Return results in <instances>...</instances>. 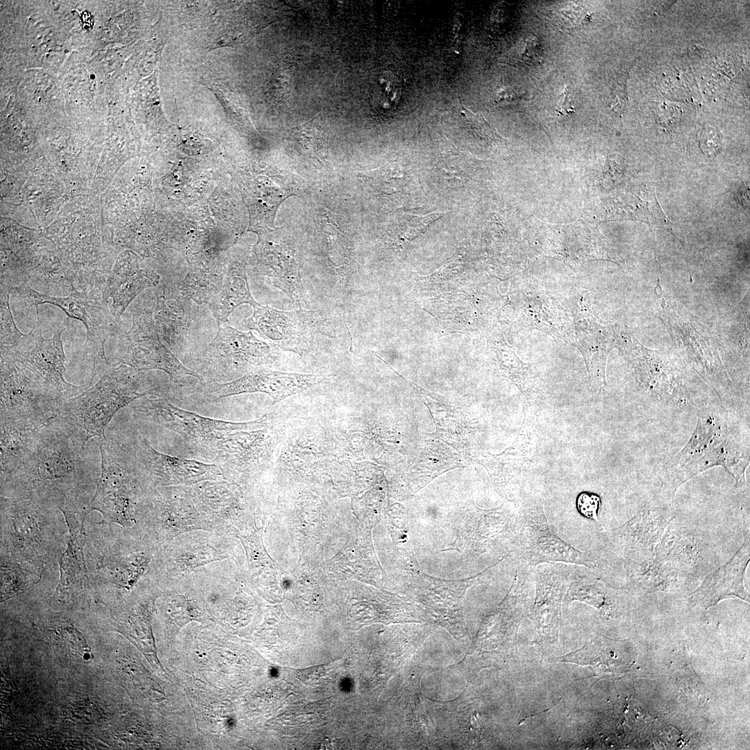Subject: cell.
I'll list each match as a JSON object with an SVG mask.
<instances>
[{
    "label": "cell",
    "mask_w": 750,
    "mask_h": 750,
    "mask_svg": "<svg viewBox=\"0 0 750 750\" xmlns=\"http://www.w3.org/2000/svg\"><path fill=\"white\" fill-rule=\"evenodd\" d=\"M521 97L522 96L512 88L503 85L496 91L494 101L496 103H512L519 100Z\"/></svg>",
    "instance_id": "cell-31"
},
{
    "label": "cell",
    "mask_w": 750,
    "mask_h": 750,
    "mask_svg": "<svg viewBox=\"0 0 750 750\" xmlns=\"http://www.w3.org/2000/svg\"><path fill=\"white\" fill-rule=\"evenodd\" d=\"M510 60L512 65L524 69H533L542 65L544 49L540 39L529 33L514 49Z\"/></svg>",
    "instance_id": "cell-24"
},
{
    "label": "cell",
    "mask_w": 750,
    "mask_h": 750,
    "mask_svg": "<svg viewBox=\"0 0 750 750\" xmlns=\"http://www.w3.org/2000/svg\"><path fill=\"white\" fill-rule=\"evenodd\" d=\"M217 325L216 336L208 345L206 353L208 364L217 374L227 376L229 371L265 362L272 349L267 342L258 339L251 331L242 332L226 322Z\"/></svg>",
    "instance_id": "cell-14"
},
{
    "label": "cell",
    "mask_w": 750,
    "mask_h": 750,
    "mask_svg": "<svg viewBox=\"0 0 750 750\" xmlns=\"http://www.w3.org/2000/svg\"><path fill=\"white\" fill-rule=\"evenodd\" d=\"M601 505L600 497L593 493L583 492L576 498V508L578 512L584 517L597 520Z\"/></svg>",
    "instance_id": "cell-29"
},
{
    "label": "cell",
    "mask_w": 750,
    "mask_h": 750,
    "mask_svg": "<svg viewBox=\"0 0 750 750\" xmlns=\"http://www.w3.org/2000/svg\"><path fill=\"white\" fill-rule=\"evenodd\" d=\"M99 460L55 419L38 433L20 466L6 480L22 494L51 497L66 507L88 478H99Z\"/></svg>",
    "instance_id": "cell-1"
},
{
    "label": "cell",
    "mask_w": 750,
    "mask_h": 750,
    "mask_svg": "<svg viewBox=\"0 0 750 750\" xmlns=\"http://www.w3.org/2000/svg\"><path fill=\"white\" fill-rule=\"evenodd\" d=\"M1 476L6 481L31 450L44 424L26 420H0Z\"/></svg>",
    "instance_id": "cell-19"
},
{
    "label": "cell",
    "mask_w": 750,
    "mask_h": 750,
    "mask_svg": "<svg viewBox=\"0 0 750 750\" xmlns=\"http://www.w3.org/2000/svg\"><path fill=\"white\" fill-rule=\"evenodd\" d=\"M144 372L124 364L108 369L90 388L65 399L55 418L84 446L93 438H104L108 424L123 407L156 388L146 383Z\"/></svg>",
    "instance_id": "cell-3"
},
{
    "label": "cell",
    "mask_w": 750,
    "mask_h": 750,
    "mask_svg": "<svg viewBox=\"0 0 750 750\" xmlns=\"http://www.w3.org/2000/svg\"><path fill=\"white\" fill-rule=\"evenodd\" d=\"M137 269L135 257L130 253H123L117 260L112 274L109 276L104 294L105 300L108 301L117 289L130 277L135 274Z\"/></svg>",
    "instance_id": "cell-26"
},
{
    "label": "cell",
    "mask_w": 750,
    "mask_h": 750,
    "mask_svg": "<svg viewBox=\"0 0 750 750\" xmlns=\"http://www.w3.org/2000/svg\"><path fill=\"white\" fill-rule=\"evenodd\" d=\"M101 457L97 489L88 506L102 513L108 521L126 522L134 506L133 472L137 460L132 448L116 439H93Z\"/></svg>",
    "instance_id": "cell-4"
},
{
    "label": "cell",
    "mask_w": 750,
    "mask_h": 750,
    "mask_svg": "<svg viewBox=\"0 0 750 750\" xmlns=\"http://www.w3.org/2000/svg\"><path fill=\"white\" fill-rule=\"evenodd\" d=\"M553 21L565 31L578 28L590 19V15L580 6L567 4L553 12Z\"/></svg>",
    "instance_id": "cell-27"
},
{
    "label": "cell",
    "mask_w": 750,
    "mask_h": 750,
    "mask_svg": "<svg viewBox=\"0 0 750 750\" xmlns=\"http://www.w3.org/2000/svg\"><path fill=\"white\" fill-rule=\"evenodd\" d=\"M159 278L153 272L140 270L122 283L110 297L113 317L118 319L132 301L146 288L158 285Z\"/></svg>",
    "instance_id": "cell-23"
},
{
    "label": "cell",
    "mask_w": 750,
    "mask_h": 750,
    "mask_svg": "<svg viewBox=\"0 0 750 750\" xmlns=\"http://www.w3.org/2000/svg\"><path fill=\"white\" fill-rule=\"evenodd\" d=\"M132 449L142 469L160 484L195 483L215 478L222 472L217 465L159 452L144 437L139 436Z\"/></svg>",
    "instance_id": "cell-15"
},
{
    "label": "cell",
    "mask_w": 750,
    "mask_h": 750,
    "mask_svg": "<svg viewBox=\"0 0 750 750\" xmlns=\"http://www.w3.org/2000/svg\"><path fill=\"white\" fill-rule=\"evenodd\" d=\"M515 542L522 562L533 568L550 562L595 567L592 557L557 535L547 519L542 503L534 497L522 499L517 512Z\"/></svg>",
    "instance_id": "cell-5"
},
{
    "label": "cell",
    "mask_w": 750,
    "mask_h": 750,
    "mask_svg": "<svg viewBox=\"0 0 750 750\" xmlns=\"http://www.w3.org/2000/svg\"><path fill=\"white\" fill-rule=\"evenodd\" d=\"M700 149L708 157H714L721 148L719 133L711 127H707L702 131L700 140Z\"/></svg>",
    "instance_id": "cell-30"
},
{
    "label": "cell",
    "mask_w": 750,
    "mask_h": 750,
    "mask_svg": "<svg viewBox=\"0 0 750 750\" xmlns=\"http://www.w3.org/2000/svg\"><path fill=\"white\" fill-rule=\"evenodd\" d=\"M62 331L58 329L53 336L45 338L38 319L37 325L15 346L1 347V353L30 371L36 381L67 399L74 394L83 392L88 385H73L64 378L65 355L61 339Z\"/></svg>",
    "instance_id": "cell-11"
},
{
    "label": "cell",
    "mask_w": 750,
    "mask_h": 750,
    "mask_svg": "<svg viewBox=\"0 0 750 750\" xmlns=\"http://www.w3.org/2000/svg\"><path fill=\"white\" fill-rule=\"evenodd\" d=\"M326 377L328 376L258 368L235 380L207 385L203 387V393L208 399L214 401L233 395L262 392L268 394L274 404L315 386Z\"/></svg>",
    "instance_id": "cell-12"
},
{
    "label": "cell",
    "mask_w": 750,
    "mask_h": 750,
    "mask_svg": "<svg viewBox=\"0 0 750 750\" xmlns=\"http://www.w3.org/2000/svg\"><path fill=\"white\" fill-rule=\"evenodd\" d=\"M0 293V347L10 348L15 346L24 335V333L18 329L11 312L9 303L11 289L6 285H1Z\"/></svg>",
    "instance_id": "cell-25"
},
{
    "label": "cell",
    "mask_w": 750,
    "mask_h": 750,
    "mask_svg": "<svg viewBox=\"0 0 750 750\" xmlns=\"http://www.w3.org/2000/svg\"><path fill=\"white\" fill-rule=\"evenodd\" d=\"M576 569L556 562L542 563L534 569L535 599L531 618L542 640H556L561 607Z\"/></svg>",
    "instance_id": "cell-13"
},
{
    "label": "cell",
    "mask_w": 750,
    "mask_h": 750,
    "mask_svg": "<svg viewBox=\"0 0 750 750\" xmlns=\"http://www.w3.org/2000/svg\"><path fill=\"white\" fill-rule=\"evenodd\" d=\"M243 325L258 331L273 346L300 355L311 349L317 333L331 338L335 336V330L322 311L301 308L283 311L258 304L253 308L251 316L243 321Z\"/></svg>",
    "instance_id": "cell-6"
},
{
    "label": "cell",
    "mask_w": 750,
    "mask_h": 750,
    "mask_svg": "<svg viewBox=\"0 0 750 750\" xmlns=\"http://www.w3.org/2000/svg\"><path fill=\"white\" fill-rule=\"evenodd\" d=\"M119 344L121 364L144 372L162 370L172 382L179 385H186L191 378L203 381L201 376L185 367L163 344L151 311L134 314L132 326L123 334Z\"/></svg>",
    "instance_id": "cell-10"
},
{
    "label": "cell",
    "mask_w": 750,
    "mask_h": 750,
    "mask_svg": "<svg viewBox=\"0 0 750 750\" xmlns=\"http://www.w3.org/2000/svg\"><path fill=\"white\" fill-rule=\"evenodd\" d=\"M194 301L178 287L165 285L156 290L153 317L161 338L173 348L180 347L196 316Z\"/></svg>",
    "instance_id": "cell-17"
},
{
    "label": "cell",
    "mask_w": 750,
    "mask_h": 750,
    "mask_svg": "<svg viewBox=\"0 0 750 750\" xmlns=\"http://www.w3.org/2000/svg\"><path fill=\"white\" fill-rule=\"evenodd\" d=\"M631 360L642 385L653 397L668 403L681 400L682 389L672 367L658 353L640 345Z\"/></svg>",
    "instance_id": "cell-18"
},
{
    "label": "cell",
    "mask_w": 750,
    "mask_h": 750,
    "mask_svg": "<svg viewBox=\"0 0 750 750\" xmlns=\"http://www.w3.org/2000/svg\"><path fill=\"white\" fill-rule=\"evenodd\" d=\"M247 303L253 308L259 303L253 297L244 266H235L228 272L220 290L207 303L217 322H226L229 315L239 306Z\"/></svg>",
    "instance_id": "cell-20"
},
{
    "label": "cell",
    "mask_w": 750,
    "mask_h": 750,
    "mask_svg": "<svg viewBox=\"0 0 750 750\" xmlns=\"http://www.w3.org/2000/svg\"><path fill=\"white\" fill-rule=\"evenodd\" d=\"M749 465V440L731 427L726 416L703 409L682 450L656 467L660 481L658 499L673 503L678 488L694 476L714 467H723L735 479V488L746 483Z\"/></svg>",
    "instance_id": "cell-2"
},
{
    "label": "cell",
    "mask_w": 750,
    "mask_h": 750,
    "mask_svg": "<svg viewBox=\"0 0 750 750\" xmlns=\"http://www.w3.org/2000/svg\"><path fill=\"white\" fill-rule=\"evenodd\" d=\"M442 215V213L440 212H432L427 215H406L401 218L399 227L403 232V236L412 239Z\"/></svg>",
    "instance_id": "cell-28"
},
{
    "label": "cell",
    "mask_w": 750,
    "mask_h": 750,
    "mask_svg": "<svg viewBox=\"0 0 750 750\" xmlns=\"http://www.w3.org/2000/svg\"><path fill=\"white\" fill-rule=\"evenodd\" d=\"M0 420H26L47 424L56 418L66 399L38 381L1 353Z\"/></svg>",
    "instance_id": "cell-9"
},
{
    "label": "cell",
    "mask_w": 750,
    "mask_h": 750,
    "mask_svg": "<svg viewBox=\"0 0 750 750\" xmlns=\"http://www.w3.org/2000/svg\"><path fill=\"white\" fill-rule=\"evenodd\" d=\"M616 644L608 640H592L581 649L556 658V661L592 665L601 676H616L624 671L622 656L617 653Z\"/></svg>",
    "instance_id": "cell-21"
},
{
    "label": "cell",
    "mask_w": 750,
    "mask_h": 750,
    "mask_svg": "<svg viewBox=\"0 0 750 750\" xmlns=\"http://www.w3.org/2000/svg\"><path fill=\"white\" fill-rule=\"evenodd\" d=\"M60 509L65 517L70 533L67 549L60 560V584L67 586L80 580L86 572L83 550L85 542L82 528L72 512L66 507Z\"/></svg>",
    "instance_id": "cell-22"
},
{
    "label": "cell",
    "mask_w": 750,
    "mask_h": 750,
    "mask_svg": "<svg viewBox=\"0 0 750 750\" xmlns=\"http://www.w3.org/2000/svg\"><path fill=\"white\" fill-rule=\"evenodd\" d=\"M749 559V540H745L728 562L705 578L701 585L691 594L690 601L704 609L729 598H739L749 602V593L744 585Z\"/></svg>",
    "instance_id": "cell-16"
},
{
    "label": "cell",
    "mask_w": 750,
    "mask_h": 750,
    "mask_svg": "<svg viewBox=\"0 0 750 750\" xmlns=\"http://www.w3.org/2000/svg\"><path fill=\"white\" fill-rule=\"evenodd\" d=\"M12 292L28 306V310L36 306L37 319H39L38 306L49 303L61 308L69 317L81 322L86 330V351L107 362L105 344L108 338L119 331V327L108 307V301L102 297L78 290L66 297L46 295L35 290L27 283L13 287Z\"/></svg>",
    "instance_id": "cell-7"
},
{
    "label": "cell",
    "mask_w": 750,
    "mask_h": 750,
    "mask_svg": "<svg viewBox=\"0 0 750 750\" xmlns=\"http://www.w3.org/2000/svg\"><path fill=\"white\" fill-rule=\"evenodd\" d=\"M563 96L562 104L558 109H556V112L563 115H568L575 112L576 108L574 100L571 98V94L567 87L564 90Z\"/></svg>",
    "instance_id": "cell-32"
},
{
    "label": "cell",
    "mask_w": 750,
    "mask_h": 750,
    "mask_svg": "<svg viewBox=\"0 0 750 750\" xmlns=\"http://www.w3.org/2000/svg\"><path fill=\"white\" fill-rule=\"evenodd\" d=\"M130 408L138 418L172 430L204 449L234 432L264 425L262 419L242 423L203 417L180 408L163 397H144L131 403Z\"/></svg>",
    "instance_id": "cell-8"
}]
</instances>
